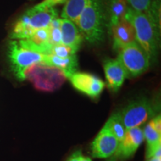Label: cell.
Listing matches in <instances>:
<instances>
[{
    "mask_svg": "<svg viewBox=\"0 0 161 161\" xmlns=\"http://www.w3.org/2000/svg\"><path fill=\"white\" fill-rule=\"evenodd\" d=\"M117 60L125 70L127 77L130 78L144 73L152 63L148 55L137 43L119 50Z\"/></svg>",
    "mask_w": 161,
    "mask_h": 161,
    "instance_id": "cell-7",
    "label": "cell"
},
{
    "mask_svg": "<svg viewBox=\"0 0 161 161\" xmlns=\"http://www.w3.org/2000/svg\"><path fill=\"white\" fill-rule=\"evenodd\" d=\"M151 123H152V126L159 133H161V118L160 115H157L154 117H153L152 119L150 120Z\"/></svg>",
    "mask_w": 161,
    "mask_h": 161,
    "instance_id": "cell-24",
    "label": "cell"
},
{
    "mask_svg": "<svg viewBox=\"0 0 161 161\" xmlns=\"http://www.w3.org/2000/svg\"><path fill=\"white\" fill-rule=\"evenodd\" d=\"M68 79L75 89L92 98L99 97L105 86L102 79L87 72H76Z\"/></svg>",
    "mask_w": 161,
    "mask_h": 161,
    "instance_id": "cell-9",
    "label": "cell"
},
{
    "mask_svg": "<svg viewBox=\"0 0 161 161\" xmlns=\"http://www.w3.org/2000/svg\"><path fill=\"white\" fill-rule=\"evenodd\" d=\"M158 108L152 101L141 98L130 102L125 107L119 115L126 130L140 127L155 115Z\"/></svg>",
    "mask_w": 161,
    "mask_h": 161,
    "instance_id": "cell-6",
    "label": "cell"
},
{
    "mask_svg": "<svg viewBox=\"0 0 161 161\" xmlns=\"http://www.w3.org/2000/svg\"><path fill=\"white\" fill-rule=\"evenodd\" d=\"M81 154L82 153L80 150L76 151V152H74L73 154L69 157V158L68 159L67 161H79V158Z\"/></svg>",
    "mask_w": 161,
    "mask_h": 161,
    "instance_id": "cell-25",
    "label": "cell"
},
{
    "mask_svg": "<svg viewBox=\"0 0 161 161\" xmlns=\"http://www.w3.org/2000/svg\"><path fill=\"white\" fill-rule=\"evenodd\" d=\"M103 68L108 88L113 92H117L124 84L127 73L117 59H106Z\"/></svg>",
    "mask_w": 161,
    "mask_h": 161,
    "instance_id": "cell-12",
    "label": "cell"
},
{
    "mask_svg": "<svg viewBox=\"0 0 161 161\" xmlns=\"http://www.w3.org/2000/svg\"><path fill=\"white\" fill-rule=\"evenodd\" d=\"M119 142L111 133L102 128L92 142V156L95 158H109L116 152Z\"/></svg>",
    "mask_w": 161,
    "mask_h": 161,
    "instance_id": "cell-10",
    "label": "cell"
},
{
    "mask_svg": "<svg viewBox=\"0 0 161 161\" xmlns=\"http://www.w3.org/2000/svg\"><path fill=\"white\" fill-rule=\"evenodd\" d=\"M128 5L136 11L146 12L149 7L152 0H127Z\"/></svg>",
    "mask_w": 161,
    "mask_h": 161,
    "instance_id": "cell-22",
    "label": "cell"
},
{
    "mask_svg": "<svg viewBox=\"0 0 161 161\" xmlns=\"http://www.w3.org/2000/svg\"><path fill=\"white\" fill-rule=\"evenodd\" d=\"M45 63L60 69L64 72L66 78L78 72V63L76 55L64 58H58L53 55H46Z\"/></svg>",
    "mask_w": 161,
    "mask_h": 161,
    "instance_id": "cell-16",
    "label": "cell"
},
{
    "mask_svg": "<svg viewBox=\"0 0 161 161\" xmlns=\"http://www.w3.org/2000/svg\"><path fill=\"white\" fill-rule=\"evenodd\" d=\"M110 26L115 25L125 18L130 5L127 0H110Z\"/></svg>",
    "mask_w": 161,
    "mask_h": 161,
    "instance_id": "cell-18",
    "label": "cell"
},
{
    "mask_svg": "<svg viewBox=\"0 0 161 161\" xmlns=\"http://www.w3.org/2000/svg\"><path fill=\"white\" fill-rule=\"evenodd\" d=\"M146 161H161V158H157V157H152V158L146 159Z\"/></svg>",
    "mask_w": 161,
    "mask_h": 161,
    "instance_id": "cell-26",
    "label": "cell"
},
{
    "mask_svg": "<svg viewBox=\"0 0 161 161\" xmlns=\"http://www.w3.org/2000/svg\"><path fill=\"white\" fill-rule=\"evenodd\" d=\"M125 19L134 26L139 46L148 55L151 62L155 60L160 46V30L154 25L146 12L136 11L130 7L127 11Z\"/></svg>",
    "mask_w": 161,
    "mask_h": 161,
    "instance_id": "cell-1",
    "label": "cell"
},
{
    "mask_svg": "<svg viewBox=\"0 0 161 161\" xmlns=\"http://www.w3.org/2000/svg\"><path fill=\"white\" fill-rule=\"evenodd\" d=\"M142 132L147 142L146 159L152 157L161 158V133L154 129L150 121L144 127Z\"/></svg>",
    "mask_w": 161,
    "mask_h": 161,
    "instance_id": "cell-15",
    "label": "cell"
},
{
    "mask_svg": "<svg viewBox=\"0 0 161 161\" xmlns=\"http://www.w3.org/2000/svg\"><path fill=\"white\" fill-rule=\"evenodd\" d=\"M104 19L102 0H89L75 25L86 41L99 43L104 40Z\"/></svg>",
    "mask_w": 161,
    "mask_h": 161,
    "instance_id": "cell-3",
    "label": "cell"
},
{
    "mask_svg": "<svg viewBox=\"0 0 161 161\" xmlns=\"http://www.w3.org/2000/svg\"><path fill=\"white\" fill-rule=\"evenodd\" d=\"M144 140L142 129L140 127L126 130L123 139L119 142L116 152L107 161H124L135 154Z\"/></svg>",
    "mask_w": 161,
    "mask_h": 161,
    "instance_id": "cell-8",
    "label": "cell"
},
{
    "mask_svg": "<svg viewBox=\"0 0 161 161\" xmlns=\"http://www.w3.org/2000/svg\"><path fill=\"white\" fill-rule=\"evenodd\" d=\"M58 10L54 7H43L37 4L28 9L17 20L11 33V39L29 38L38 29L48 27L51 21L58 17Z\"/></svg>",
    "mask_w": 161,
    "mask_h": 161,
    "instance_id": "cell-2",
    "label": "cell"
},
{
    "mask_svg": "<svg viewBox=\"0 0 161 161\" xmlns=\"http://www.w3.org/2000/svg\"><path fill=\"white\" fill-rule=\"evenodd\" d=\"M49 55H53L58 58H64L70 57L73 55H76V53L72 51V49L69 46L64 45L63 43H60L52 46Z\"/></svg>",
    "mask_w": 161,
    "mask_h": 161,
    "instance_id": "cell-20",
    "label": "cell"
},
{
    "mask_svg": "<svg viewBox=\"0 0 161 161\" xmlns=\"http://www.w3.org/2000/svg\"><path fill=\"white\" fill-rule=\"evenodd\" d=\"M103 128L111 133L119 142L123 139L126 132V129L122 123V119L119 112L115 113L110 116L109 119L104 124Z\"/></svg>",
    "mask_w": 161,
    "mask_h": 161,
    "instance_id": "cell-19",
    "label": "cell"
},
{
    "mask_svg": "<svg viewBox=\"0 0 161 161\" xmlns=\"http://www.w3.org/2000/svg\"><path fill=\"white\" fill-rule=\"evenodd\" d=\"M8 56L12 71L19 80H24V72L28 67L37 63H45L46 59V55L26 49L17 40L10 41Z\"/></svg>",
    "mask_w": 161,
    "mask_h": 161,
    "instance_id": "cell-5",
    "label": "cell"
},
{
    "mask_svg": "<svg viewBox=\"0 0 161 161\" xmlns=\"http://www.w3.org/2000/svg\"><path fill=\"white\" fill-rule=\"evenodd\" d=\"M67 0H43L40 4L43 7H54L56 5L66 3Z\"/></svg>",
    "mask_w": 161,
    "mask_h": 161,
    "instance_id": "cell-23",
    "label": "cell"
},
{
    "mask_svg": "<svg viewBox=\"0 0 161 161\" xmlns=\"http://www.w3.org/2000/svg\"><path fill=\"white\" fill-rule=\"evenodd\" d=\"M49 29V43L52 46L62 43L61 31L60 28H51L48 26Z\"/></svg>",
    "mask_w": 161,
    "mask_h": 161,
    "instance_id": "cell-21",
    "label": "cell"
},
{
    "mask_svg": "<svg viewBox=\"0 0 161 161\" xmlns=\"http://www.w3.org/2000/svg\"><path fill=\"white\" fill-rule=\"evenodd\" d=\"M61 42L64 45L71 48L75 53L79 49L80 44L83 42L84 37L77 25L68 19H62Z\"/></svg>",
    "mask_w": 161,
    "mask_h": 161,
    "instance_id": "cell-14",
    "label": "cell"
},
{
    "mask_svg": "<svg viewBox=\"0 0 161 161\" xmlns=\"http://www.w3.org/2000/svg\"><path fill=\"white\" fill-rule=\"evenodd\" d=\"M24 80H28L39 91L53 92L66 81V77L60 69L43 62L30 66L24 72Z\"/></svg>",
    "mask_w": 161,
    "mask_h": 161,
    "instance_id": "cell-4",
    "label": "cell"
},
{
    "mask_svg": "<svg viewBox=\"0 0 161 161\" xmlns=\"http://www.w3.org/2000/svg\"><path fill=\"white\" fill-rule=\"evenodd\" d=\"M113 38V48L116 50L136 43V34L134 26L125 18L120 20L115 25L110 26Z\"/></svg>",
    "mask_w": 161,
    "mask_h": 161,
    "instance_id": "cell-11",
    "label": "cell"
},
{
    "mask_svg": "<svg viewBox=\"0 0 161 161\" xmlns=\"http://www.w3.org/2000/svg\"><path fill=\"white\" fill-rule=\"evenodd\" d=\"M88 2L89 0H67L62 10V19H68L75 24Z\"/></svg>",
    "mask_w": 161,
    "mask_h": 161,
    "instance_id": "cell-17",
    "label": "cell"
},
{
    "mask_svg": "<svg viewBox=\"0 0 161 161\" xmlns=\"http://www.w3.org/2000/svg\"><path fill=\"white\" fill-rule=\"evenodd\" d=\"M19 43L26 49H31L43 55H49L52 46L49 43L48 27L38 29L29 38L17 40Z\"/></svg>",
    "mask_w": 161,
    "mask_h": 161,
    "instance_id": "cell-13",
    "label": "cell"
}]
</instances>
